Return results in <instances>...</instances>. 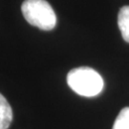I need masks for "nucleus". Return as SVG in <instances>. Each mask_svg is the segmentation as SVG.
Segmentation results:
<instances>
[{"label": "nucleus", "instance_id": "f257e3e1", "mask_svg": "<svg viewBox=\"0 0 129 129\" xmlns=\"http://www.w3.org/2000/svg\"><path fill=\"white\" fill-rule=\"evenodd\" d=\"M67 83L77 94L83 97H95L103 89V79L90 67H78L67 75Z\"/></svg>", "mask_w": 129, "mask_h": 129}, {"label": "nucleus", "instance_id": "f03ea898", "mask_svg": "<svg viewBox=\"0 0 129 129\" xmlns=\"http://www.w3.org/2000/svg\"><path fill=\"white\" fill-rule=\"evenodd\" d=\"M21 11L28 23L40 30L51 31L56 24V15L46 0H25Z\"/></svg>", "mask_w": 129, "mask_h": 129}, {"label": "nucleus", "instance_id": "7ed1b4c3", "mask_svg": "<svg viewBox=\"0 0 129 129\" xmlns=\"http://www.w3.org/2000/svg\"><path fill=\"white\" fill-rule=\"evenodd\" d=\"M13 120V109L5 97L0 94V129H8Z\"/></svg>", "mask_w": 129, "mask_h": 129}, {"label": "nucleus", "instance_id": "20e7f679", "mask_svg": "<svg viewBox=\"0 0 129 129\" xmlns=\"http://www.w3.org/2000/svg\"><path fill=\"white\" fill-rule=\"evenodd\" d=\"M118 25L122 38L129 43V6H124L120 10L118 15Z\"/></svg>", "mask_w": 129, "mask_h": 129}, {"label": "nucleus", "instance_id": "39448f33", "mask_svg": "<svg viewBox=\"0 0 129 129\" xmlns=\"http://www.w3.org/2000/svg\"><path fill=\"white\" fill-rule=\"evenodd\" d=\"M112 129H129V107L120 110Z\"/></svg>", "mask_w": 129, "mask_h": 129}]
</instances>
